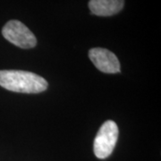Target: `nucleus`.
<instances>
[{
	"mask_svg": "<svg viewBox=\"0 0 161 161\" xmlns=\"http://www.w3.org/2000/svg\"><path fill=\"white\" fill-rule=\"evenodd\" d=\"M125 5V0H90L89 8L92 14L111 16L119 13Z\"/></svg>",
	"mask_w": 161,
	"mask_h": 161,
	"instance_id": "obj_5",
	"label": "nucleus"
},
{
	"mask_svg": "<svg viewBox=\"0 0 161 161\" xmlns=\"http://www.w3.org/2000/svg\"><path fill=\"white\" fill-rule=\"evenodd\" d=\"M0 86L14 92L40 93L46 91L48 83L43 77L31 72L1 70Z\"/></svg>",
	"mask_w": 161,
	"mask_h": 161,
	"instance_id": "obj_1",
	"label": "nucleus"
},
{
	"mask_svg": "<svg viewBox=\"0 0 161 161\" xmlns=\"http://www.w3.org/2000/svg\"><path fill=\"white\" fill-rule=\"evenodd\" d=\"M118 133V127L114 121H106L101 125L93 143L94 154L98 158L104 159L111 155L117 142Z\"/></svg>",
	"mask_w": 161,
	"mask_h": 161,
	"instance_id": "obj_2",
	"label": "nucleus"
},
{
	"mask_svg": "<svg viewBox=\"0 0 161 161\" xmlns=\"http://www.w3.org/2000/svg\"><path fill=\"white\" fill-rule=\"evenodd\" d=\"M4 38L21 48H31L37 45V39L31 30L17 20H11L2 29Z\"/></svg>",
	"mask_w": 161,
	"mask_h": 161,
	"instance_id": "obj_3",
	"label": "nucleus"
},
{
	"mask_svg": "<svg viewBox=\"0 0 161 161\" xmlns=\"http://www.w3.org/2000/svg\"><path fill=\"white\" fill-rule=\"evenodd\" d=\"M89 58L99 71L105 74L120 72V63L113 52L102 47H94L89 51Z\"/></svg>",
	"mask_w": 161,
	"mask_h": 161,
	"instance_id": "obj_4",
	"label": "nucleus"
}]
</instances>
